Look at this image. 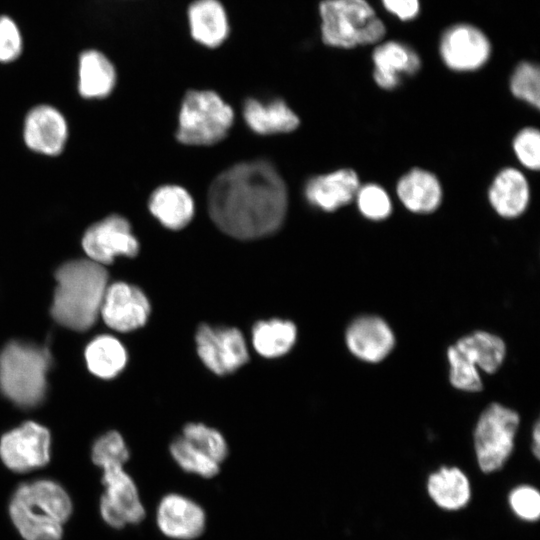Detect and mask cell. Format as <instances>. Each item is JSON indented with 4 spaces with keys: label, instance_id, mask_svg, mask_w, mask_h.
<instances>
[{
    "label": "cell",
    "instance_id": "6da1fadb",
    "mask_svg": "<svg viewBox=\"0 0 540 540\" xmlns=\"http://www.w3.org/2000/svg\"><path fill=\"white\" fill-rule=\"evenodd\" d=\"M208 209L214 223L232 237L248 240L267 236L283 223L286 186L267 161L239 163L213 181Z\"/></svg>",
    "mask_w": 540,
    "mask_h": 540
},
{
    "label": "cell",
    "instance_id": "7a4b0ae2",
    "mask_svg": "<svg viewBox=\"0 0 540 540\" xmlns=\"http://www.w3.org/2000/svg\"><path fill=\"white\" fill-rule=\"evenodd\" d=\"M72 511L66 489L48 478L19 484L8 505L12 524L24 540H61Z\"/></svg>",
    "mask_w": 540,
    "mask_h": 540
},
{
    "label": "cell",
    "instance_id": "3957f363",
    "mask_svg": "<svg viewBox=\"0 0 540 540\" xmlns=\"http://www.w3.org/2000/svg\"><path fill=\"white\" fill-rule=\"evenodd\" d=\"M55 278L53 318L73 330L89 329L97 319L108 287L106 269L91 259L73 260L63 264Z\"/></svg>",
    "mask_w": 540,
    "mask_h": 540
},
{
    "label": "cell",
    "instance_id": "277c9868",
    "mask_svg": "<svg viewBox=\"0 0 540 540\" xmlns=\"http://www.w3.org/2000/svg\"><path fill=\"white\" fill-rule=\"evenodd\" d=\"M320 36L324 44L349 49L379 42L386 28L366 0H321Z\"/></svg>",
    "mask_w": 540,
    "mask_h": 540
},
{
    "label": "cell",
    "instance_id": "5b68a950",
    "mask_svg": "<svg viewBox=\"0 0 540 540\" xmlns=\"http://www.w3.org/2000/svg\"><path fill=\"white\" fill-rule=\"evenodd\" d=\"M50 362L46 348L10 342L0 353V389L20 406L37 405L44 397Z\"/></svg>",
    "mask_w": 540,
    "mask_h": 540
},
{
    "label": "cell",
    "instance_id": "8992f818",
    "mask_svg": "<svg viewBox=\"0 0 540 540\" xmlns=\"http://www.w3.org/2000/svg\"><path fill=\"white\" fill-rule=\"evenodd\" d=\"M231 107L213 91H188L183 99L176 132L187 145H211L222 140L233 123Z\"/></svg>",
    "mask_w": 540,
    "mask_h": 540
},
{
    "label": "cell",
    "instance_id": "52a82bcc",
    "mask_svg": "<svg viewBox=\"0 0 540 540\" xmlns=\"http://www.w3.org/2000/svg\"><path fill=\"white\" fill-rule=\"evenodd\" d=\"M520 418L517 412L491 403L480 415L473 434L475 458L483 474L500 471L510 459Z\"/></svg>",
    "mask_w": 540,
    "mask_h": 540
},
{
    "label": "cell",
    "instance_id": "ba28073f",
    "mask_svg": "<svg viewBox=\"0 0 540 540\" xmlns=\"http://www.w3.org/2000/svg\"><path fill=\"white\" fill-rule=\"evenodd\" d=\"M124 465L107 464L102 467L101 482L104 493L100 498V515L114 529L138 524L145 517V508L132 477Z\"/></svg>",
    "mask_w": 540,
    "mask_h": 540
},
{
    "label": "cell",
    "instance_id": "9c48e42d",
    "mask_svg": "<svg viewBox=\"0 0 540 540\" xmlns=\"http://www.w3.org/2000/svg\"><path fill=\"white\" fill-rule=\"evenodd\" d=\"M195 342L202 363L219 376L235 372L249 359L245 338L235 327L201 324Z\"/></svg>",
    "mask_w": 540,
    "mask_h": 540
},
{
    "label": "cell",
    "instance_id": "30bf717a",
    "mask_svg": "<svg viewBox=\"0 0 540 540\" xmlns=\"http://www.w3.org/2000/svg\"><path fill=\"white\" fill-rule=\"evenodd\" d=\"M50 433L29 421L5 433L0 439V459L12 472L27 473L50 461Z\"/></svg>",
    "mask_w": 540,
    "mask_h": 540
},
{
    "label": "cell",
    "instance_id": "8fae6325",
    "mask_svg": "<svg viewBox=\"0 0 540 540\" xmlns=\"http://www.w3.org/2000/svg\"><path fill=\"white\" fill-rule=\"evenodd\" d=\"M82 246L91 260L102 265L110 264L116 256L134 257L139 251L129 222L119 215H111L89 227Z\"/></svg>",
    "mask_w": 540,
    "mask_h": 540
},
{
    "label": "cell",
    "instance_id": "7c38bea8",
    "mask_svg": "<svg viewBox=\"0 0 540 540\" xmlns=\"http://www.w3.org/2000/svg\"><path fill=\"white\" fill-rule=\"evenodd\" d=\"M150 309L148 298L138 287L117 282L107 287L100 311L110 328L128 332L147 322Z\"/></svg>",
    "mask_w": 540,
    "mask_h": 540
},
{
    "label": "cell",
    "instance_id": "4fadbf2b",
    "mask_svg": "<svg viewBox=\"0 0 540 540\" xmlns=\"http://www.w3.org/2000/svg\"><path fill=\"white\" fill-rule=\"evenodd\" d=\"M490 53L487 37L471 25L460 24L449 28L440 42L442 60L455 71H472L482 67Z\"/></svg>",
    "mask_w": 540,
    "mask_h": 540
},
{
    "label": "cell",
    "instance_id": "5bb4252c",
    "mask_svg": "<svg viewBox=\"0 0 540 540\" xmlns=\"http://www.w3.org/2000/svg\"><path fill=\"white\" fill-rule=\"evenodd\" d=\"M184 16L189 36L203 47H220L230 36L232 21L222 0H190Z\"/></svg>",
    "mask_w": 540,
    "mask_h": 540
},
{
    "label": "cell",
    "instance_id": "9a60e30c",
    "mask_svg": "<svg viewBox=\"0 0 540 540\" xmlns=\"http://www.w3.org/2000/svg\"><path fill=\"white\" fill-rule=\"evenodd\" d=\"M156 522L165 536L176 540H191L203 533L206 516L203 508L192 499L170 493L158 504Z\"/></svg>",
    "mask_w": 540,
    "mask_h": 540
},
{
    "label": "cell",
    "instance_id": "2e32d148",
    "mask_svg": "<svg viewBox=\"0 0 540 540\" xmlns=\"http://www.w3.org/2000/svg\"><path fill=\"white\" fill-rule=\"evenodd\" d=\"M345 340L353 355L370 363L382 361L395 345L391 328L377 316L355 319L347 328Z\"/></svg>",
    "mask_w": 540,
    "mask_h": 540
},
{
    "label": "cell",
    "instance_id": "e0dca14e",
    "mask_svg": "<svg viewBox=\"0 0 540 540\" xmlns=\"http://www.w3.org/2000/svg\"><path fill=\"white\" fill-rule=\"evenodd\" d=\"M23 135L30 149L50 156L58 155L67 140V123L56 108L40 105L27 114Z\"/></svg>",
    "mask_w": 540,
    "mask_h": 540
},
{
    "label": "cell",
    "instance_id": "ac0fdd59",
    "mask_svg": "<svg viewBox=\"0 0 540 540\" xmlns=\"http://www.w3.org/2000/svg\"><path fill=\"white\" fill-rule=\"evenodd\" d=\"M429 499L439 509L456 512L467 507L472 499V483L458 466L443 465L431 472L425 482Z\"/></svg>",
    "mask_w": 540,
    "mask_h": 540
},
{
    "label": "cell",
    "instance_id": "d6986e66",
    "mask_svg": "<svg viewBox=\"0 0 540 540\" xmlns=\"http://www.w3.org/2000/svg\"><path fill=\"white\" fill-rule=\"evenodd\" d=\"M360 187L359 178L351 169L316 176L305 186V197L315 207L332 212L350 203Z\"/></svg>",
    "mask_w": 540,
    "mask_h": 540
},
{
    "label": "cell",
    "instance_id": "ffe728a7",
    "mask_svg": "<svg viewBox=\"0 0 540 540\" xmlns=\"http://www.w3.org/2000/svg\"><path fill=\"white\" fill-rule=\"evenodd\" d=\"M373 77L377 85L392 90L400 84L402 75H414L421 66L419 56L408 46L389 41L379 45L373 52Z\"/></svg>",
    "mask_w": 540,
    "mask_h": 540
},
{
    "label": "cell",
    "instance_id": "44dd1931",
    "mask_svg": "<svg viewBox=\"0 0 540 540\" xmlns=\"http://www.w3.org/2000/svg\"><path fill=\"white\" fill-rule=\"evenodd\" d=\"M396 190L402 204L414 213H431L442 201L439 180L431 172L420 168H414L403 175Z\"/></svg>",
    "mask_w": 540,
    "mask_h": 540
},
{
    "label": "cell",
    "instance_id": "7402d4cb",
    "mask_svg": "<svg viewBox=\"0 0 540 540\" xmlns=\"http://www.w3.org/2000/svg\"><path fill=\"white\" fill-rule=\"evenodd\" d=\"M529 185L517 169L505 168L494 178L488 192L493 209L504 218L521 215L529 203Z\"/></svg>",
    "mask_w": 540,
    "mask_h": 540
},
{
    "label": "cell",
    "instance_id": "603a6c76",
    "mask_svg": "<svg viewBox=\"0 0 540 540\" xmlns=\"http://www.w3.org/2000/svg\"><path fill=\"white\" fill-rule=\"evenodd\" d=\"M79 92L85 98L106 97L116 83V70L100 50L86 49L78 59Z\"/></svg>",
    "mask_w": 540,
    "mask_h": 540
},
{
    "label": "cell",
    "instance_id": "cb8c5ba5",
    "mask_svg": "<svg viewBox=\"0 0 540 540\" xmlns=\"http://www.w3.org/2000/svg\"><path fill=\"white\" fill-rule=\"evenodd\" d=\"M247 125L258 134L285 133L299 125L297 115L280 99L263 103L249 99L243 107Z\"/></svg>",
    "mask_w": 540,
    "mask_h": 540
},
{
    "label": "cell",
    "instance_id": "d4e9b609",
    "mask_svg": "<svg viewBox=\"0 0 540 540\" xmlns=\"http://www.w3.org/2000/svg\"><path fill=\"white\" fill-rule=\"evenodd\" d=\"M149 209L163 226L178 230L191 221L194 214V202L190 194L182 187L164 185L151 195Z\"/></svg>",
    "mask_w": 540,
    "mask_h": 540
},
{
    "label": "cell",
    "instance_id": "484cf974",
    "mask_svg": "<svg viewBox=\"0 0 540 540\" xmlns=\"http://www.w3.org/2000/svg\"><path fill=\"white\" fill-rule=\"evenodd\" d=\"M453 347L469 365L489 374L499 369L506 354L503 340L485 331L464 336Z\"/></svg>",
    "mask_w": 540,
    "mask_h": 540
},
{
    "label": "cell",
    "instance_id": "4316f807",
    "mask_svg": "<svg viewBox=\"0 0 540 540\" xmlns=\"http://www.w3.org/2000/svg\"><path fill=\"white\" fill-rule=\"evenodd\" d=\"M296 338L297 328L289 320H261L252 328L253 347L265 358H277L287 354L294 346Z\"/></svg>",
    "mask_w": 540,
    "mask_h": 540
},
{
    "label": "cell",
    "instance_id": "83f0119b",
    "mask_svg": "<svg viewBox=\"0 0 540 540\" xmlns=\"http://www.w3.org/2000/svg\"><path fill=\"white\" fill-rule=\"evenodd\" d=\"M89 370L98 377H115L126 365L124 346L114 337L102 335L90 342L85 351Z\"/></svg>",
    "mask_w": 540,
    "mask_h": 540
},
{
    "label": "cell",
    "instance_id": "f1b7e54d",
    "mask_svg": "<svg viewBox=\"0 0 540 540\" xmlns=\"http://www.w3.org/2000/svg\"><path fill=\"white\" fill-rule=\"evenodd\" d=\"M170 454L184 471L204 478H212L219 472V463L203 453L183 436L170 444Z\"/></svg>",
    "mask_w": 540,
    "mask_h": 540
},
{
    "label": "cell",
    "instance_id": "f546056e",
    "mask_svg": "<svg viewBox=\"0 0 540 540\" xmlns=\"http://www.w3.org/2000/svg\"><path fill=\"white\" fill-rule=\"evenodd\" d=\"M182 436L219 464L228 455V444L224 436L203 423L186 424Z\"/></svg>",
    "mask_w": 540,
    "mask_h": 540
},
{
    "label": "cell",
    "instance_id": "4dcf8cb0",
    "mask_svg": "<svg viewBox=\"0 0 540 540\" xmlns=\"http://www.w3.org/2000/svg\"><path fill=\"white\" fill-rule=\"evenodd\" d=\"M512 94L528 104L540 106V72L537 65L530 62L520 63L510 80Z\"/></svg>",
    "mask_w": 540,
    "mask_h": 540
},
{
    "label": "cell",
    "instance_id": "1f68e13d",
    "mask_svg": "<svg viewBox=\"0 0 540 540\" xmlns=\"http://www.w3.org/2000/svg\"><path fill=\"white\" fill-rule=\"evenodd\" d=\"M511 512L524 522L533 523L540 516V492L531 484L513 487L507 497Z\"/></svg>",
    "mask_w": 540,
    "mask_h": 540
},
{
    "label": "cell",
    "instance_id": "d6a6232c",
    "mask_svg": "<svg viewBox=\"0 0 540 540\" xmlns=\"http://www.w3.org/2000/svg\"><path fill=\"white\" fill-rule=\"evenodd\" d=\"M356 200L361 214L370 220L386 219L392 211V203L387 192L376 184L359 187Z\"/></svg>",
    "mask_w": 540,
    "mask_h": 540
},
{
    "label": "cell",
    "instance_id": "836d02e7",
    "mask_svg": "<svg viewBox=\"0 0 540 540\" xmlns=\"http://www.w3.org/2000/svg\"><path fill=\"white\" fill-rule=\"evenodd\" d=\"M129 459V450L123 437L117 431H109L100 436L92 447V461L102 467L106 464L124 465Z\"/></svg>",
    "mask_w": 540,
    "mask_h": 540
},
{
    "label": "cell",
    "instance_id": "e575fe53",
    "mask_svg": "<svg viewBox=\"0 0 540 540\" xmlns=\"http://www.w3.org/2000/svg\"><path fill=\"white\" fill-rule=\"evenodd\" d=\"M447 358L450 364V382L455 388L467 392L483 389L477 368L469 365L453 346L448 348Z\"/></svg>",
    "mask_w": 540,
    "mask_h": 540
},
{
    "label": "cell",
    "instance_id": "d590c367",
    "mask_svg": "<svg viewBox=\"0 0 540 540\" xmlns=\"http://www.w3.org/2000/svg\"><path fill=\"white\" fill-rule=\"evenodd\" d=\"M23 45V34L18 22L8 14H0V63L18 59Z\"/></svg>",
    "mask_w": 540,
    "mask_h": 540
},
{
    "label": "cell",
    "instance_id": "8d00e7d4",
    "mask_svg": "<svg viewBox=\"0 0 540 540\" xmlns=\"http://www.w3.org/2000/svg\"><path fill=\"white\" fill-rule=\"evenodd\" d=\"M513 149L520 163L530 170L540 166V134L535 128L521 130L513 141Z\"/></svg>",
    "mask_w": 540,
    "mask_h": 540
},
{
    "label": "cell",
    "instance_id": "74e56055",
    "mask_svg": "<svg viewBox=\"0 0 540 540\" xmlns=\"http://www.w3.org/2000/svg\"><path fill=\"white\" fill-rule=\"evenodd\" d=\"M383 3L388 11L401 20L412 19L419 11L418 0H383Z\"/></svg>",
    "mask_w": 540,
    "mask_h": 540
},
{
    "label": "cell",
    "instance_id": "f35d334b",
    "mask_svg": "<svg viewBox=\"0 0 540 540\" xmlns=\"http://www.w3.org/2000/svg\"><path fill=\"white\" fill-rule=\"evenodd\" d=\"M531 451H532V454L536 457V459H539V456H540V426H539L538 421L535 423L534 429L532 431Z\"/></svg>",
    "mask_w": 540,
    "mask_h": 540
}]
</instances>
